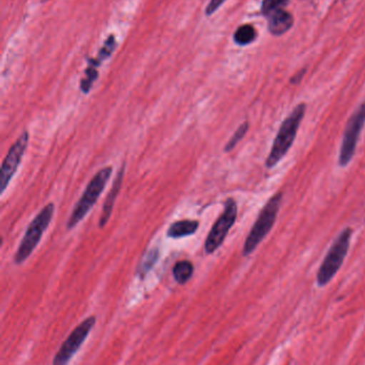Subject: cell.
<instances>
[{"label":"cell","instance_id":"1","mask_svg":"<svg viewBox=\"0 0 365 365\" xmlns=\"http://www.w3.org/2000/svg\"><path fill=\"white\" fill-rule=\"evenodd\" d=\"M306 105L304 103H300L281 124L278 134L272 143L271 151L266 160V167L268 169L274 168L289 153L291 145L295 143L300 124L306 115Z\"/></svg>","mask_w":365,"mask_h":365},{"label":"cell","instance_id":"2","mask_svg":"<svg viewBox=\"0 0 365 365\" xmlns=\"http://www.w3.org/2000/svg\"><path fill=\"white\" fill-rule=\"evenodd\" d=\"M282 199L283 193L276 192L268 200L267 203L259 212L256 221L253 225L252 229L244 242V251H242L244 257H248L251 253L254 252L255 249L271 231L274 223H276Z\"/></svg>","mask_w":365,"mask_h":365},{"label":"cell","instance_id":"3","mask_svg":"<svg viewBox=\"0 0 365 365\" xmlns=\"http://www.w3.org/2000/svg\"><path fill=\"white\" fill-rule=\"evenodd\" d=\"M351 236H353V229L346 227L341 232L340 235L336 237L332 246L330 247L329 251L317 272L319 287L327 285L336 276V272L340 270L341 266L344 263L345 257L349 253Z\"/></svg>","mask_w":365,"mask_h":365},{"label":"cell","instance_id":"4","mask_svg":"<svg viewBox=\"0 0 365 365\" xmlns=\"http://www.w3.org/2000/svg\"><path fill=\"white\" fill-rule=\"evenodd\" d=\"M54 212H55V206L53 203H49L34 217V220L28 225L25 235L15 253V263H23L34 252L42 238L43 233L46 231L51 219H53Z\"/></svg>","mask_w":365,"mask_h":365},{"label":"cell","instance_id":"5","mask_svg":"<svg viewBox=\"0 0 365 365\" xmlns=\"http://www.w3.org/2000/svg\"><path fill=\"white\" fill-rule=\"evenodd\" d=\"M111 173H113V168L111 167H105V168L101 169L94 178L91 181L86 187L84 195H81L79 201L77 202L75 205L74 210H73L72 214H71L70 219H69L68 223H66V227L69 230L73 229L76 227L84 217L88 214L92 206L96 204L100 197L101 193L104 190L106 187L107 182L109 181L111 177Z\"/></svg>","mask_w":365,"mask_h":365},{"label":"cell","instance_id":"6","mask_svg":"<svg viewBox=\"0 0 365 365\" xmlns=\"http://www.w3.org/2000/svg\"><path fill=\"white\" fill-rule=\"evenodd\" d=\"M237 203L233 197H229L225 201L224 210L216 219L206 238L205 251L207 255H212L222 246L227 234L237 220Z\"/></svg>","mask_w":365,"mask_h":365},{"label":"cell","instance_id":"7","mask_svg":"<svg viewBox=\"0 0 365 365\" xmlns=\"http://www.w3.org/2000/svg\"><path fill=\"white\" fill-rule=\"evenodd\" d=\"M364 125L365 101L354 111L353 115L347 121L342 145H341L340 155H339V165L341 167H346L353 160Z\"/></svg>","mask_w":365,"mask_h":365},{"label":"cell","instance_id":"8","mask_svg":"<svg viewBox=\"0 0 365 365\" xmlns=\"http://www.w3.org/2000/svg\"><path fill=\"white\" fill-rule=\"evenodd\" d=\"M96 317H87L85 321L81 322L71 332L70 336L62 343L59 351L56 354L53 360V365H66L69 364L73 356L81 349L87 336H89L90 331L96 325Z\"/></svg>","mask_w":365,"mask_h":365},{"label":"cell","instance_id":"9","mask_svg":"<svg viewBox=\"0 0 365 365\" xmlns=\"http://www.w3.org/2000/svg\"><path fill=\"white\" fill-rule=\"evenodd\" d=\"M28 141H29V133L27 130H24L23 134L9 149L8 154L2 162L1 173H0V193L1 195L6 191L9 182L14 177L15 173L23 160L24 154L27 150Z\"/></svg>","mask_w":365,"mask_h":365},{"label":"cell","instance_id":"10","mask_svg":"<svg viewBox=\"0 0 365 365\" xmlns=\"http://www.w3.org/2000/svg\"><path fill=\"white\" fill-rule=\"evenodd\" d=\"M117 47V41H116L115 36H109L104 42L102 48L99 51L96 58H89L87 60L88 68L85 71V77L81 81V90L83 93H89L91 90L92 85L94 81L98 79L99 72L98 68L101 66L103 61L109 59L111 53L115 51Z\"/></svg>","mask_w":365,"mask_h":365},{"label":"cell","instance_id":"11","mask_svg":"<svg viewBox=\"0 0 365 365\" xmlns=\"http://www.w3.org/2000/svg\"><path fill=\"white\" fill-rule=\"evenodd\" d=\"M268 29L274 36H283L294 25V16L289 11L281 9L268 15Z\"/></svg>","mask_w":365,"mask_h":365},{"label":"cell","instance_id":"12","mask_svg":"<svg viewBox=\"0 0 365 365\" xmlns=\"http://www.w3.org/2000/svg\"><path fill=\"white\" fill-rule=\"evenodd\" d=\"M124 166L121 167L119 173H118L117 177H116L115 181H114L113 187H111V192L105 200L104 205H103L102 214L100 217V222L99 225L100 227H105L107 221L109 220L111 212H113L114 204H115L116 197H117L118 193H119L120 188H121L122 180H124Z\"/></svg>","mask_w":365,"mask_h":365},{"label":"cell","instance_id":"13","mask_svg":"<svg viewBox=\"0 0 365 365\" xmlns=\"http://www.w3.org/2000/svg\"><path fill=\"white\" fill-rule=\"evenodd\" d=\"M199 221L184 219L171 225L167 230V236L171 238L186 237V236L193 235L199 230Z\"/></svg>","mask_w":365,"mask_h":365},{"label":"cell","instance_id":"14","mask_svg":"<svg viewBox=\"0 0 365 365\" xmlns=\"http://www.w3.org/2000/svg\"><path fill=\"white\" fill-rule=\"evenodd\" d=\"M256 29H255L252 25H250V24L240 26V27L236 30L235 34H234V41H235L238 45H241V46L251 44V43L256 40Z\"/></svg>","mask_w":365,"mask_h":365},{"label":"cell","instance_id":"15","mask_svg":"<svg viewBox=\"0 0 365 365\" xmlns=\"http://www.w3.org/2000/svg\"><path fill=\"white\" fill-rule=\"evenodd\" d=\"M193 272L194 266L189 261L178 262L173 268L174 278L179 284H186L193 276Z\"/></svg>","mask_w":365,"mask_h":365},{"label":"cell","instance_id":"16","mask_svg":"<svg viewBox=\"0 0 365 365\" xmlns=\"http://www.w3.org/2000/svg\"><path fill=\"white\" fill-rule=\"evenodd\" d=\"M159 255H160V252H159V249H152L150 250L147 255H145L143 259H141V264H139V269H137V274H139L141 278H144L145 274L154 267V264L158 261Z\"/></svg>","mask_w":365,"mask_h":365},{"label":"cell","instance_id":"17","mask_svg":"<svg viewBox=\"0 0 365 365\" xmlns=\"http://www.w3.org/2000/svg\"><path fill=\"white\" fill-rule=\"evenodd\" d=\"M249 128H250V125H249L248 122H244V123H242L241 125L237 128V130H236L235 134L233 135V137L229 139L227 145H225L224 151L231 152V150L235 149L236 145H237L238 143H239L240 141L244 139V137L246 136V133H248Z\"/></svg>","mask_w":365,"mask_h":365},{"label":"cell","instance_id":"18","mask_svg":"<svg viewBox=\"0 0 365 365\" xmlns=\"http://www.w3.org/2000/svg\"><path fill=\"white\" fill-rule=\"evenodd\" d=\"M289 4V0H264L261 4V12L266 17L274 11L284 9Z\"/></svg>","mask_w":365,"mask_h":365},{"label":"cell","instance_id":"19","mask_svg":"<svg viewBox=\"0 0 365 365\" xmlns=\"http://www.w3.org/2000/svg\"><path fill=\"white\" fill-rule=\"evenodd\" d=\"M226 0H210L208 6H206L205 13L207 16H211L214 13H216V11L220 9V6H222Z\"/></svg>","mask_w":365,"mask_h":365},{"label":"cell","instance_id":"20","mask_svg":"<svg viewBox=\"0 0 365 365\" xmlns=\"http://www.w3.org/2000/svg\"><path fill=\"white\" fill-rule=\"evenodd\" d=\"M304 74H306V70L300 71L297 75H295V76L291 78V83H294V85H295V83H299V81H301L302 77H304Z\"/></svg>","mask_w":365,"mask_h":365}]
</instances>
